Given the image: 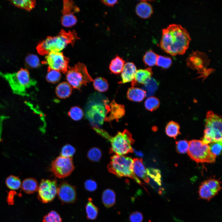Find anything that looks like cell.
Masks as SVG:
<instances>
[{
  "label": "cell",
  "instance_id": "7",
  "mask_svg": "<svg viewBox=\"0 0 222 222\" xmlns=\"http://www.w3.org/2000/svg\"><path fill=\"white\" fill-rule=\"evenodd\" d=\"M66 79L73 88L78 90L83 85H86L88 83L93 81L86 66L80 63L69 67L67 73Z\"/></svg>",
  "mask_w": 222,
  "mask_h": 222
},
{
  "label": "cell",
  "instance_id": "23",
  "mask_svg": "<svg viewBox=\"0 0 222 222\" xmlns=\"http://www.w3.org/2000/svg\"><path fill=\"white\" fill-rule=\"evenodd\" d=\"M21 187L25 192L28 194H32L38 190V182L34 178H27L23 181Z\"/></svg>",
  "mask_w": 222,
  "mask_h": 222
},
{
  "label": "cell",
  "instance_id": "46",
  "mask_svg": "<svg viewBox=\"0 0 222 222\" xmlns=\"http://www.w3.org/2000/svg\"><path fill=\"white\" fill-rule=\"evenodd\" d=\"M129 220L130 222H142L143 216L141 213L136 211L130 214Z\"/></svg>",
  "mask_w": 222,
  "mask_h": 222
},
{
  "label": "cell",
  "instance_id": "44",
  "mask_svg": "<svg viewBox=\"0 0 222 222\" xmlns=\"http://www.w3.org/2000/svg\"><path fill=\"white\" fill-rule=\"evenodd\" d=\"M189 142L186 140H181L176 142V149L178 153L184 154L187 153L189 148Z\"/></svg>",
  "mask_w": 222,
  "mask_h": 222
},
{
  "label": "cell",
  "instance_id": "25",
  "mask_svg": "<svg viewBox=\"0 0 222 222\" xmlns=\"http://www.w3.org/2000/svg\"><path fill=\"white\" fill-rule=\"evenodd\" d=\"M125 63V61L118 56H117L111 61L109 68L112 72L118 74L121 72Z\"/></svg>",
  "mask_w": 222,
  "mask_h": 222
},
{
  "label": "cell",
  "instance_id": "20",
  "mask_svg": "<svg viewBox=\"0 0 222 222\" xmlns=\"http://www.w3.org/2000/svg\"><path fill=\"white\" fill-rule=\"evenodd\" d=\"M135 11L136 14L140 17L143 18L150 17L153 13L152 6L145 1H143L137 4Z\"/></svg>",
  "mask_w": 222,
  "mask_h": 222
},
{
  "label": "cell",
  "instance_id": "10",
  "mask_svg": "<svg viewBox=\"0 0 222 222\" xmlns=\"http://www.w3.org/2000/svg\"><path fill=\"white\" fill-rule=\"evenodd\" d=\"M74 168L72 157L60 156L52 162L50 169L56 177L63 178L70 175Z\"/></svg>",
  "mask_w": 222,
  "mask_h": 222
},
{
  "label": "cell",
  "instance_id": "29",
  "mask_svg": "<svg viewBox=\"0 0 222 222\" xmlns=\"http://www.w3.org/2000/svg\"><path fill=\"white\" fill-rule=\"evenodd\" d=\"M198 193L200 198L207 201H210L215 196L204 181L201 184Z\"/></svg>",
  "mask_w": 222,
  "mask_h": 222
},
{
  "label": "cell",
  "instance_id": "8",
  "mask_svg": "<svg viewBox=\"0 0 222 222\" xmlns=\"http://www.w3.org/2000/svg\"><path fill=\"white\" fill-rule=\"evenodd\" d=\"M110 141L111 146L110 150L111 153L122 155L133 152L132 145L134 140L131 134L126 129L122 132H118L115 136L112 137Z\"/></svg>",
  "mask_w": 222,
  "mask_h": 222
},
{
  "label": "cell",
  "instance_id": "16",
  "mask_svg": "<svg viewBox=\"0 0 222 222\" xmlns=\"http://www.w3.org/2000/svg\"><path fill=\"white\" fill-rule=\"evenodd\" d=\"M109 111L104 121L109 122L114 120L117 121L125 115V110L123 105L118 104L113 100L109 104Z\"/></svg>",
  "mask_w": 222,
  "mask_h": 222
},
{
  "label": "cell",
  "instance_id": "6",
  "mask_svg": "<svg viewBox=\"0 0 222 222\" xmlns=\"http://www.w3.org/2000/svg\"><path fill=\"white\" fill-rule=\"evenodd\" d=\"M188 155L197 163H212L215 162L216 156L210 151L207 144L199 140H193L189 142Z\"/></svg>",
  "mask_w": 222,
  "mask_h": 222
},
{
  "label": "cell",
  "instance_id": "36",
  "mask_svg": "<svg viewBox=\"0 0 222 222\" xmlns=\"http://www.w3.org/2000/svg\"><path fill=\"white\" fill-rule=\"evenodd\" d=\"M147 175L158 186L161 185V172L159 170L152 168H147Z\"/></svg>",
  "mask_w": 222,
  "mask_h": 222
},
{
  "label": "cell",
  "instance_id": "15",
  "mask_svg": "<svg viewBox=\"0 0 222 222\" xmlns=\"http://www.w3.org/2000/svg\"><path fill=\"white\" fill-rule=\"evenodd\" d=\"M57 194L60 200L64 203H72L76 200L75 187L66 182L62 183L58 187Z\"/></svg>",
  "mask_w": 222,
  "mask_h": 222
},
{
  "label": "cell",
  "instance_id": "17",
  "mask_svg": "<svg viewBox=\"0 0 222 222\" xmlns=\"http://www.w3.org/2000/svg\"><path fill=\"white\" fill-rule=\"evenodd\" d=\"M137 70L136 67L134 63H126L121 72V80L119 83L124 84L133 81L134 79Z\"/></svg>",
  "mask_w": 222,
  "mask_h": 222
},
{
  "label": "cell",
  "instance_id": "47",
  "mask_svg": "<svg viewBox=\"0 0 222 222\" xmlns=\"http://www.w3.org/2000/svg\"><path fill=\"white\" fill-rule=\"evenodd\" d=\"M85 189L90 191H93L97 188V184L96 182L92 179L86 180L84 183Z\"/></svg>",
  "mask_w": 222,
  "mask_h": 222
},
{
  "label": "cell",
  "instance_id": "32",
  "mask_svg": "<svg viewBox=\"0 0 222 222\" xmlns=\"http://www.w3.org/2000/svg\"><path fill=\"white\" fill-rule=\"evenodd\" d=\"M158 55L151 50L147 51L143 57V61L145 64L149 67L156 65Z\"/></svg>",
  "mask_w": 222,
  "mask_h": 222
},
{
  "label": "cell",
  "instance_id": "35",
  "mask_svg": "<svg viewBox=\"0 0 222 222\" xmlns=\"http://www.w3.org/2000/svg\"><path fill=\"white\" fill-rule=\"evenodd\" d=\"M6 183L9 188L13 190L18 189L21 187V185L19 178L13 175H10L7 178Z\"/></svg>",
  "mask_w": 222,
  "mask_h": 222
},
{
  "label": "cell",
  "instance_id": "1",
  "mask_svg": "<svg viewBox=\"0 0 222 222\" xmlns=\"http://www.w3.org/2000/svg\"><path fill=\"white\" fill-rule=\"evenodd\" d=\"M191 40L186 29L180 25L171 24L162 29L160 45L164 51L172 56L182 55L189 48Z\"/></svg>",
  "mask_w": 222,
  "mask_h": 222
},
{
  "label": "cell",
  "instance_id": "42",
  "mask_svg": "<svg viewBox=\"0 0 222 222\" xmlns=\"http://www.w3.org/2000/svg\"><path fill=\"white\" fill-rule=\"evenodd\" d=\"M43 222H62V219L59 214L52 211L45 215L43 220Z\"/></svg>",
  "mask_w": 222,
  "mask_h": 222
},
{
  "label": "cell",
  "instance_id": "52",
  "mask_svg": "<svg viewBox=\"0 0 222 222\" xmlns=\"http://www.w3.org/2000/svg\"><path fill=\"white\" fill-rule=\"evenodd\" d=\"M148 222H151L150 220H149Z\"/></svg>",
  "mask_w": 222,
  "mask_h": 222
},
{
  "label": "cell",
  "instance_id": "2",
  "mask_svg": "<svg viewBox=\"0 0 222 222\" xmlns=\"http://www.w3.org/2000/svg\"><path fill=\"white\" fill-rule=\"evenodd\" d=\"M109 101L104 95L95 93L91 97L87 105L85 116L93 127L102 125L109 111Z\"/></svg>",
  "mask_w": 222,
  "mask_h": 222
},
{
  "label": "cell",
  "instance_id": "50",
  "mask_svg": "<svg viewBox=\"0 0 222 222\" xmlns=\"http://www.w3.org/2000/svg\"><path fill=\"white\" fill-rule=\"evenodd\" d=\"M101 2L105 5L109 6H113L114 5L117 4L118 2V1L117 0H101Z\"/></svg>",
  "mask_w": 222,
  "mask_h": 222
},
{
  "label": "cell",
  "instance_id": "49",
  "mask_svg": "<svg viewBox=\"0 0 222 222\" xmlns=\"http://www.w3.org/2000/svg\"><path fill=\"white\" fill-rule=\"evenodd\" d=\"M214 70L212 69L205 68L201 72H198V74H200L199 76L200 78H202L204 80L210 74L214 71Z\"/></svg>",
  "mask_w": 222,
  "mask_h": 222
},
{
  "label": "cell",
  "instance_id": "21",
  "mask_svg": "<svg viewBox=\"0 0 222 222\" xmlns=\"http://www.w3.org/2000/svg\"><path fill=\"white\" fill-rule=\"evenodd\" d=\"M126 96L130 100L139 102L142 101L145 98L146 94L143 89L132 87L128 89Z\"/></svg>",
  "mask_w": 222,
  "mask_h": 222
},
{
  "label": "cell",
  "instance_id": "4",
  "mask_svg": "<svg viewBox=\"0 0 222 222\" xmlns=\"http://www.w3.org/2000/svg\"><path fill=\"white\" fill-rule=\"evenodd\" d=\"M0 76L8 82L14 93L22 96H27V89L35 86L37 83L30 77L29 71L23 68L13 73H3L0 71Z\"/></svg>",
  "mask_w": 222,
  "mask_h": 222
},
{
  "label": "cell",
  "instance_id": "27",
  "mask_svg": "<svg viewBox=\"0 0 222 222\" xmlns=\"http://www.w3.org/2000/svg\"><path fill=\"white\" fill-rule=\"evenodd\" d=\"M10 3L17 7L30 11L34 8L36 5L34 0H9Z\"/></svg>",
  "mask_w": 222,
  "mask_h": 222
},
{
  "label": "cell",
  "instance_id": "3",
  "mask_svg": "<svg viewBox=\"0 0 222 222\" xmlns=\"http://www.w3.org/2000/svg\"><path fill=\"white\" fill-rule=\"evenodd\" d=\"M78 39L75 30L67 32L62 29L56 36L47 37L39 43L36 49L38 53L42 56L47 55L51 52H60L68 44L74 45Z\"/></svg>",
  "mask_w": 222,
  "mask_h": 222
},
{
  "label": "cell",
  "instance_id": "18",
  "mask_svg": "<svg viewBox=\"0 0 222 222\" xmlns=\"http://www.w3.org/2000/svg\"><path fill=\"white\" fill-rule=\"evenodd\" d=\"M133 163V170L134 173L136 176L141 178L147 183L150 181L146 170L144 165L142 158H134Z\"/></svg>",
  "mask_w": 222,
  "mask_h": 222
},
{
  "label": "cell",
  "instance_id": "33",
  "mask_svg": "<svg viewBox=\"0 0 222 222\" xmlns=\"http://www.w3.org/2000/svg\"><path fill=\"white\" fill-rule=\"evenodd\" d=\"M160 104L158 99L154 97H148L144 102L146 109L150 111H154L158 108Z\"/></svg>",
  "mask_w": 222,
  "mask_h": 222
},
{
  "label": "cell",
  "instance_id": "14",
  "mask_svg": "<svg viewBox=\"0 0 222 222\" xmlns=\"http://www.w3.org/2000/svg\"><path fill=\"white\" fill-rule=\"evenodd\" d=\"M210 61L205 53L198 51H193L186 59L187 66L192 69L198 70V72L206 68Z\"/></svg>",
  "mask_w": 222,
  "mask_h": 222
},
{
  "label": "cell",
  "instance_id": "28",
  "mask_svg": "<svg viewBox=\"0 0 222 222\" xmlns=\"http://www.w3.org/2000/svg\"><path fill=\"white\" fill-rule=\"evenodd\" d=\"M179 124L173 121L169 122L166 125L165 131L169 136L175 139L176 137L180 134Z\"/></svg>",
  "mask_w": 222,
  "mask_h": 222
},
{
  "label": "cell",
  "instance_id": "30",
  "mask_svg": "<svg viewBox=\"0 0 222 222\" xmlns=\"http://www.w3.org/2000/svg\"><path fill=\"white\" fill-rule=\"evenodd\" d=\"M86 211L88 219L94 220L96 218L98 210L97 208L92 203L91 198H89L88 199V202L86 206Z\"/></svg>",
  "mask_w": 222,
  "mask_h": 222
},
{
  "label": "cell",
  "instance_id": "24",
  "mask_svg": "<svg viewBox=\"0 0 222 222\" xmlns=\"http://www.w3.org/2000/svg\"><path fill=\"white\" fill-rule=\"evenodd\" d=\"M102 202L104 206L109 208L115 204L116 201V194L114 191L110 189L105 190L103 192L102 196Z\"/></svg>",
  "mask_w": 222,
  "mask_h": 222
},
{
  "label": "cell",
  "instance_id": "38",
  "mask_svg": "<svg viewBox=\"0 0 222 222\" xmlns=\"http://www.w3.org/2000/svg\"><path fill=\"white\" fill-rule=\"evenodd\" d=\"M47 71L48 72L46 77V79L47 82L55 84L60 80L61 75L60 72L48 68Z\"/></svg>",
  "mask_w": 222,
  "mask_h": 222
},
{
  "label": "cell",
  "instance_id": "40",
  "mask_svg": "<svg viewBox=\"0 0 222 222\" xmlns=\"http://www.w3.org/2000/svg\"><path fill=\"white\" fill-rule=\"evenodd\" d=\"M102 156L101 150L97 147L91 148L88 151L87 157L89 160L95 162H98L100 160Z\"/></svg>",
  "mask_w": 222,
  "mask_h": 222
},
{
  "label": "cell",
  "instance_id": "37",
  "mask_svg": "<svg viewBox=\"0 0 222 222\" xmlns=\"http://www.w3.org/2000/svg\"><path fill=\"white\" fill-rule=\"evenodd\" d=\"M26 66L30 68H36L39 66L40 61L38 57L36 55L29 54L25 59Z\"/></svg>",
  "mask_w": 222,
  "mask_h": 222
},
{
  "label": "cell",
  "instance_id": "13",
  "mask_svg": "<svg viewBox=\"0 0 222 222\" xmlns=\"http://www.w3.org/2000/svg\"><path fill=\"white\" fill-rule=\"evenodd\" d=\"M79 11V8L72 1L64 0L61 11L62 16L61 18L62 25L66 27H70L75 25L77 19L74 14Z\"/></svg>",
  "mask_w": 222,
  "mask_h": 222
},
{
  "label": "cell",
  "instance_id": "51",
  "mask_svg": "<svg viewBox=\"0 0 222 222\" xmlns=\"http://www.w3.org/2000/svg\"><path fill=\"white\" fill-rule=\"evenodd\" d=\"M133 152H134L136 156L140 157H142L144 156V155L143 153L141 151H138L134 148H133Z\"/></svg>",
  "mask_w": 222,
  "mask_h": 222
},
{
  "label": "cell",
  "instance_id": "41",
  "mask_svg": "<svg viewBox=\"0 0 222 222\" xmlns=\"http://www.w3.org/2000/svg\"><path fill=\"white\" fill-rule=\"evenodd\" d=\"M172 62L171 58L158 55L156 65L163 68L167 69L171 66L172 64Z\"/></svg>",
  "mask_w": 222,
  "mask_h": 222
},
{
  "label": "cell",
  "instance_id": "43",
  "mask_svg": "<svg viewBox=\"0 0 222 222\" xmlns=\"http://www.w3.org/2000/svg\"><path fill=\"white\" fill-rule=\"evenodd\" d=\"M75 148L70 144L64 146L61 149V156L66 157H72L76 152Z\"/></svg>",
  "mask_w": 222,
  "mask_h": 222
},
{
  "label": "cell",
  "instance_id": "11",
  "mask_svg": "<svg viewBox=\"0 0 222 222\" xmlns=\"http://www.w3.org/2000/svg\"><path fill=\"white\" fill-rule=\"evenodd\" d=\"M69 59L60 52H51L45 57L42 63L48 65V68L61 72L65 73L70 67L68 65Z\"/></svg>",
  "mask_w": 222,
  "mask_h": 222
},
{
  "label": "cell",
  "instance_id": "19",
  "mask_svg": "<svg viewBox=\"0 0 222 222\" xmlns=\"http://www.w3.org/2000/svg\"><path fill=\"white\" fill-rule=\"evenodd\" d=\"M153 74L152 68L150 67L137 70L134 79L131 82L132 87L135 86L137 83L144 85L151 77Z\"/></svg>",
  "mask_w": 222,
  "mask_h": 222
},
{
  "label": "cell",
  "instance_id": "22",
  "mask_svg": "<svg viewBox=\"0 0 222 222\" xmlns=\"http://www.w3.org/2000/svg\"><path fill=\"white\" fill-rule=\"evenodd\" d=\"M55 91L57 97L60 99H65L71 95L72 88L68 83L64 82L57 86Z\"/></svg>",
  "mask_w": 222,
  "mask_h": 222
},
{
  "label": "cell",
  "instance_id": "45",
  "mask_svg": "<svg viewBox=\"0 0 222 222\" xmlns=\"http://www.w3.org/2000/svg\"><path fill=\"white\" fill-rule=\"evenodd\" d=\"M209 147L211 152L215 155H220L221 153L222 141L211 143Z\"/></svg>",
  "mask_w": 222,
  "mask_h": 222
},
{
  "label": "cell",
  "instance_id": "5",
  "mask_svg": "<svg viewBox=\"0 0 222 222\" xmlns=\"http://www.w3.org/2000/svg\"><path fill=\"white\" fill-rule=\"evenodd\" d=\"M133 163V160L130 157L115 155L111 157L107 168L109 172L119 177L131 178L142 185V182L134 173Z\"/></svg>",
  "mask_w": 222,
  "mask_h": 222
},
{
  "label": "cell",
  "instance_id": "9",
  "mask_svg": "<svg viewBox=\"0 0 222 222\" xmlns=\"http://www.w3.org/2000/svg\"><path fill=\"white\" fill-rule=\"evenodd\" d=\"M205 122L204 137L210 138L213 142L222 141L221 117L212 111H208Z\"/></svg>",
  "mask_w": 222,
  "mask_h": 222
},
{
  "label": "cell",
  "instance_id": "31",
  "mask_svg": "<svg viewBox=\"0 0 222 222\" xmlns=\"http://www.w3.org/2000/svg\"><path fill=\"white\" fill-rule=\"evenodd\" d=\"M93 86L95 89L101 92L107 91L109 87L107 80L101 77H98L94 79L93 82Z\"/></svg>",
  "mask_w": 222,
  "mask_h": 222
},
{
  "label": "cell",
  "instance_id": "34",
  "mask_svg": "<svg viewBox=\"0 0 222 222\" xmlns=\"http://www.w3.org/2000/svg\"><path fill=\"white\" fill-rule=\"evenodd\" d=\"M204 181L215 196L218 194L221 188L220 182L218 180L211 178Z\"/></svg>",
  "mask_w": 222,
  "mask_h": 222
},
{
  "label": "cell",
  "instance_id": "39",
  "mask_svg": "<svg viewBox=\"0 0 222 222\" xmlns=\"http://www.w3.org/2000/svg\"><path fill=\"white\" fill-rule=\"evenodd\" d=\"M68 115L73 120L78 121L81 120L84 116L82 110L79 107H72L68 113Z\"/></svg>",
  "mask_w": 222,
  "mask_h": 222
},
{
  "label": "cell",
  "instance_id": "26",
  "mask_svg": "<svg viewBox=\"0 0 222 222\" xmlns=\"http://www.w3.org/2000/svg\"><path fill=\"white\" fill-rule=\"evenodd\" d=\"M158 83L152 77L150 78L144 84L143 90L146 92V96L149 97L155 93L158 88Z\"/></svg>",
  "mask_w": 222,
  "mask_h": 222
},
{
  "label": "cell",
  "instance_id": "48",
  "mask_svg": "<svg viewBox=\"0 0 222 222\" xmlns=\"http://www.w3.org/2000/svg\"><path fill=\"white\" fill-rule=\"evenodd\" d=\"M93 130L99 134L106 139L110 141L112 137L105 130L99 128L93 127Z\"/></svg>",
  "mask_w": 222,
  "mask_h": 222
},
{
  "label": "cell",
  "instance_id": "12",
  "mask_svg": "<svg viewBox=\"0 0 222 222\" xmlns=\"http://www.w3.org/2000/svg\"><path fill=\"white\" fill-rule=\"evenodd\" d=\"M58 187L56 180L42 179L38 187V198L43 203L52 201L57 194Z\"/></svg>",
  "mask_w": 222,
  "mask_h": 222
}]
</instances>
